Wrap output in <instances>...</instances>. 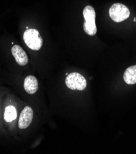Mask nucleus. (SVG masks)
Masks as SVG:
<instances>
[{"label": "nucleus", "mask_w": 136, "mask_h": 154, "mask_svg": "<svg viewBox=\"0 0 136 154\" xmlns=\"http://www.w3.org/2000/svg\"><path fill=\"white\" fill-rule=\"evenodd\" d=\"M85 19L83 23L84 32L89 36H94L97 33L96 25V12L92 6H86L83 11Z\"/></svg>", "instance_id": "f257e3e1"}, {"label": "nucleus", "mask_w": 136, "mask_h": 154, "mask_svg": "<svg viewBox=\"0 0 136 154\" xmlns=\"http://www.w3.org/2000/svg\"><path fill=\"white\" fill-rule=\"evenodd\" d=\"M23 40L28 47L34 51H39L43 44V39L36 29H26L23 33Z\"/></svg>", "instance_id": "f03ea898"}, {"label": "nucleus", "mask_w": 136, "mask_h": 154, "mask_svg": "<svg viewBox=\"0 0 136 154\" xmlns=\"http://www.w3.org/2000/svg\"><path fill=\"white\" fill-rule=\"evenodd\" d=\"M109 15L113 21L119 23L129 18L130 11L122 3H115L109 9Z\"/></svg>", "instance_id": "7ed1b4c3"}, {"label": "nucleus", "mask_w": 136, "mask_h": 154, "mask_svg": "<svg viewBox=\"0 0 136 154\" xmlns=\"http://www.w3.org/2000/svg\"><path fill=\"white\" fill-rule=\"evenodd\" d=\"M66 86L71 90L82 91L86 87V81L84 77L78 72H72L67 75L65 80Z\"/></svg>", "instance_id": "20e7f679"}, {"label": "nucleus", "mask_w": 136, "mask_h": 154, "mask_svg": "<svg viewBox=\"0 0 136 154\" xmlns=\"http://www.w3.org/2000/svg\"><path fill=\"white\" fill-rule=\"evenodd\" d=\"M33 118V111L31 107L26 106L22 110L19 120V127L25 129L31 124Z\"/></svg>", "instance_id": "39448f33"}, {"label": "nucleus", "mask_w": 136, "mask_h": 154, "mask_svg": "<svg viewBox=\"0 0 136 154\" xmlns=\"http://www.w3.org/2000/svg\"><path fill=\"white\" fill-rule=\"evenodd\" d=\"M11 52L18 65L25 66L28 63V56L20 46L19 45H14L11 49Z\"/></svg>", "instance_id": "423d86ee"}, {"label": "nucleus", "mask_w": 136, "mask_h": 154, "mask_svg": "<svg viewBox=\"0 0 136 154\" xmlns=\"http://www.w3.org/2000/svg\"><path fill=\"white\" fill-rule=\"evenodd\" d=\"M24 89L26 93L32 95L35 94L38 90V82L33 75H28L24 81Z\"/></svg>", "instance_id": "0eeeda50"}, {"label": "nucleus", "mask_w": 136, "mask_h": 154, "mask_svg": "<svg viewBox=\"0 0 136 154\" xmlns=\"http://www.w3.org/2000/svg\"><path fill=\"white\" fill-rule=\"evenodd\" d=\"M123 79L128 85L136 84V65L131 66L126 69L123 75Z\"/></svg>", "instance_id": "6e6552de"}, {"label": "nucleus", "mask_w": 136, "mask_h": 154, "mask_svg": "<svg viewBox=\"0 0 136 154\" xmlns=\"http://www.w3.org/2000/svg\"><path fill=\"white\" fill-rule=\"evenodd\" d=\"M17 117V111L13 106H9L6 107L4 118L6 122H11Z\"/></svg>", "instance_id": "1a4fd4ad"}, {"label": "nucleus", "mask_w": 136, "mask_h": 154, "mask_svg": "<svg viewBox=\"0 0 136 154\" xmlns=\"http://www.w3.org/2000/svg\"><path fill=\"white\" fill-rule=\"evenodd\" d=\"M134 22H135V21H136V20H135V18H134Z\"/></svg>", "instance_id": "9d476101"}]
</instances>
